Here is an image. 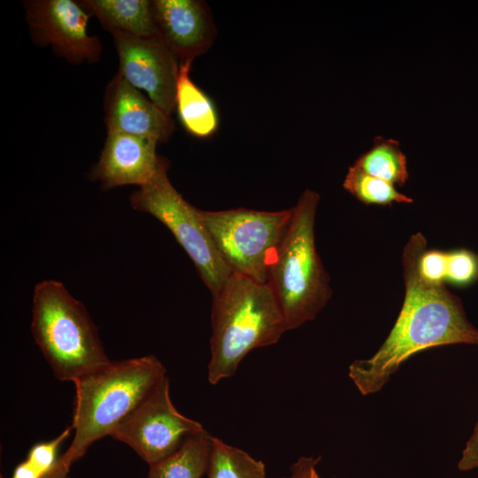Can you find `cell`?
<instances>
[{"label": "cell", "mask_w": 478, "mask_h": 478, "mask_svg": "<svg viewBox=\"0 0 478 478\" xmlns=\"http://www.w3.org/2000/svg\"><path fill=\"white\" fill-rule=\"evenodd\" d=\"M31 333L61 382H73L110 361L87 309L60 281H42L35 287Z\"/></svg>", "instance_id": "5b68a950"}, {"label": "cell", "mask_w": 478, "mask_h": 478, "mask_svg": "<svg viewBox=\"0 0 478 478\" xmlns=\"http://www.w3.org/2000/svg\"><path fill=\"white\" fill-rule=\"evenodd\" d=\"M418 232L402 254L405 299L398 317L379 350L367 359L349 366V376L366 396L381 390L400 366L429 348L466 343L478 346V329L468 320L462 302L444 282H434L420 272V258L427 250Z\"/></svg>", "instance_id": "6da1fadb"}, {"label": "cell", "mask_w": 478, "mask_h": 478, "mask_svg": "<svg viewBox=\"0 0 478 478\" xmlns=\"http://www.w3.org/2000/svg\"><path fill=\"white\" fill-rule=\"evenodd\" d=\"M167 169V160L162 157L154 177L131 194L130 205L152 215L171 231L214 297L232 271L218 251L198 209L187 202L170 182Z\"/></svg>", "instance_id": "8992f818"}, {"label": "cell", "mask_w": 478, "mask_h": 478, "mask_svg": "<svg viewBox=\"0 0 478 478\" xmlns=\"http://www.w3.org/2000/svg\"><path fill=\"white\" fill-rule=\"evenodd\" d=\"M343 188L366 204L390 205L393 203L411 204L412 199L395 189V185L358 169L349 168Z\"/></svg>", "instance_id": "d6986e66"}, {"label": "cell", "mask_w": 478, "mask_h": 478, "mask_svg": "<svg viewBox=\"0 0 478 478\" xmlns=\"http://www.w3.org/2000/svg\"><path fill=\"white\" fill-rule=\"evenodd\" d=\"M158 33L179 63H192L212 46L216 35L207 4L198 0H153Z\"/></svg>", "instance_id": "8fae6325"}, {"label": "cell", "mask_w": 478, "mask_h": 478, "mask_svg": "<svg viewBox=\"0 0 478 478\" xmlns=\"http://www.w3.org/2000/svg\"><path fill=\"white\" fill-rule=\"evenodd\" d=\"M444 282L465 286L478 281V254L466 249L444 251Z\"/></svg>", "instance_id": "ffe728a7"}, {"label": "cell", "mask_w": 478, "mask_h": 478, "mask_svg": "<svg viewBox=\"0 0 478 478\" xmlns=\"http://www.w3.org/2000/svg\"><path fill=\"white\" fill-rule=\"evenodd\" d=\"M212 297L207 376L216 385L233 376L251 351L276 343L288 328L268 282L232 274Z\"/></svg>", "instance_id": "3957f363"}, {"label": "cell", "mask_w": 478, "mask_h": 478, "mask_svg": "<svg viewBox=\"0 0 478 478\" xmlns=\"http://www.w3.org/2000/svg\"><path fill=\"white\" fill-rule=\"evenodd\" d=\"M319 201L320 195L309 189L300 196L269 267L267 282L288 330L315 319L332 297L330 279L315 246Z\"/></svg>", "instance_id": "277c9868"}, {"label": "cell", "mask_w": 478, "mask_h": 478, "mask_svg": "<svg viewBox=\"0 0 478 478\" xmlns=\"http://www.w3.org/2000/svg\"><path fill=\"white\" fill-rule=\"evenodd\" d=\"M155 140L122 133L107 134L89 178L104 189L148 183L156 174L162 157L156 152Z\"/></svg>", "instance_id": "4fadbf2b"}, {"label": "cell", "mask_w": 478, "mask_h": 478, "mask_svg": "<svg viewBox=\"0 0 478 478\" xmlns=\"http://www.w3.org/2000/svg\"><path fill=\"white\" fill-rule=\"evenodd\" d=\"M73 432L72 426L66 428L61 434L52 440L38 443L31 447L27 460L44 474L50 471L58 460V451L62 443Z\"/></svg>", "instance_id": "44dd1931"}, {"label": "cell", "mask_w": 478, "mask_h": 478, "mask_svg": "<svg viewBox=\"0 0 478 478\" xmlns=\"http://www.w3.org/2000/svg\"><path fill=\"white\" fill-rule=\"evenodd\" d=\"M204 430L200 422L181 414L173 405L166 377L110 436L128 445L150 466Z\"/></svg>", "instance_id": "ba28073f"}, {"label": "cell", "mask_w": 478, "mask_h": 478, "mask_svg": "<svg viewBox=\"0 0 478 478\" xmlns=\"http://www.w3.org/2000/svg\"><path fill=\"white\" fill-rule=\"evenodd\" d=\"M198 213L232 274L266 283L272 259L291 217V208L277 212L198 209Z\"/></svg>", "instance_id": "52a82bcc"}, {"label": "cell", "mask_w": 478, "mask_h": 478, "mask_svg": "<svg viewBox=\"0 0 478 478\" xmlns=\"http://www.w3.org/2000/svg\"><path fill=\"white\" fill-rule=\"evenodd\" d=\"M79 4L96 16L109 33L121 31L137 36L158 35L148 0H82Z\"/></svg>", "instance_id": "5bb4252c"}, {"label": "cell", "mask_w": 478, "mask_h": 478, "mask_svg": "<svg viewBox=\"0 0 478 478\" xmlns=\"http://www.w3.org/2000/svg\"><path fill=\"white\" fill-rule=\"evenodd\" d=\"M458 468L460 471H469L478 468V421L462 451L461 458L458 463Z\"/></svg>", "instance_id": "7402d4cb"}, {"label": "cell", "mask_w": 478, "mask_h": 478, "mask_svg": "<svg viewBox=\"0 0 478 478\" xmlns=\"http://www.w3.org/2000/svg\"><path fill=\"white\" fill-rule=\"evenodd\" d=\"M358 169L402 187L408 179L406 157L397 140L382 136L374 139L373 146L353 164Z\"/></svg>", "instance_id": "e0dca14e"}, {"label": "cell", "mask_w": 478, "mask_h": 478, "mask_svg": "<svg viewBox=\"0 0 478 478\" xmlns=\"http://www.w3.org/2000/svg\"><path fill=\"white\" fill-rule=\"evenodd\" d=\"M320 459V457L315 459L312 456H302L291 465L290 474L281 478H320L316 470Z\"/></svg>", "instance_id": "603a6c76"}, {"label": "cell", "mask_w": 478, "mask_h": 478, "mask_svg": "<svg viewBox=\"0 0 478 478\" xmlns=\"http://www.w3.org/2000/svg\"><path fill=\"white\" fill-rule=\"evenodd\" d=\"M190 62L181 63L175 92V108L185 129L197 138L212 136L219 126V117L211 98L190 79Z\"/></svg>", "instance_id": "9a60e30c"}, {"label": "cell", "mask_w": 478, "mask_h": 478, "mask_svg": "<svg viewBox=\"0 0 478 478\" xmlns=\"http://www.w3.org/2000/svg\"><path fill=\"white\" fill-rule=\"evenodd\" d=\"M104 112L107 134L122 133L166 143L175 128L172 117L119 71L105 88Z\"/></svg>", "instance_id": "7c38bea8"}, {"label": "cell", "mask_w": 478, "mask_h": 478, "mask_svg": "<svg viewBox=\"0 0 478 478\" xmlns=\"http://www.w3.org/2000/svg\"><path fill=\"white\" fill-rule=\"evenodd\" d=\"M45 474L26 459L15 467L11 478H42Z\"/></svg>", "instance_id": "cb8c5ba5"}, {"label": "cell", "mask_w": 478, "mask_h": 478, "mask_svg": "<svg viewBox=\"0 0 478 478\" xmlns=\"http://www.w3.org/2000/svg\"><path fill=\"white\" fill-rule=\"evenodd\" d=\"M69 469L70 467L62 461L60 457H58L53 468L42 478H69Z\"/></svg>", "instance_id": "d4e9b609"}, {"label": "cell", "mask_w": 478, "mask_h": 478, "mask_svg": "<svg viewBox=\"0 0 478 478\" xmlns=\"http://www.w3.org/2000/svg\"><path fill=\"white\" fill-rule=\"evenodd\" d=\"M207 478H267L263 461L218 437H212Z\"/></svg>", "instance_id": "ac0fdd59"}, {"label": "cell", "mask_w": 478, "mask_h": 478, "mask_svg": "<svg viewBox=\"0 0 478 478\" xmlns=\"http://www.w3.org/2000/svg\"><path fill=\"white\" fill-rule=\"evenodd\" d=\"M166 369L154 355L108 363L80 376L75 388L73 438L62 461L69 467L99 439L110 436L166 378Z\"/></svg>", "instance_id": "7a4b0ae2"}, {"label": "cell", "mask_w": 478, "mask_h": 478, "mask_svg": "<svg viewBox=\"0 0 478 478\" xmlns=\"http://www.w3.org/2000/svg\"><path fill=\"white\" fill-rule=\"evenodd\" d=\"M212 436L204 430L176 451L150 465L148 478H202L206 474Z\"/></svg>", "instance_id": "2e32d148"}, {"label": "cell", "mask_w": 478, "mask_h": 478, "mask_svg": "<svg viewBox=\"0 0 478 478\" xmlns=\"http://www.w3.org/2000/svg\"><path fill=\"white\" fill-rule=\"evenodd\" d=\"M119 57V72L166 114L175 108L180 63L159 35L137 36L121 31L110 33Z\"/></svg>", "instance_id": "30bf717a"}, {"label": "cell", "mask_w": 478, "mask_h": 478, "mask_svg": "<svg viewBox=\"0 0 478 478\" xmlns=\"http://www.w3.org/2000/svg\"><path fill=\"white\" fill-rule=\"evenodd\" d=\"M25 18L31 37L39 45H50L56 55L72 64L95 63L102 44L88 33L90 14L73 0L24 2Z\"/></svg>", "instance_id": "9c48e42d"}]
</instances>
